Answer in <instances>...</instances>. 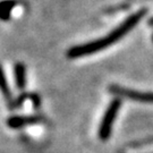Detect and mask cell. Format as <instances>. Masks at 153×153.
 <instances>
[{
    "label": "cell",
    "instance_id": "6da1fadb",
    "mask_svg": "<svg viewBox=\"0 0 153 153\" xmlns=\"http://www.w3.org/2000/svg\"><path fill=\"white\" fill-rule=\"evenodd\" d=\"M145 13H146V9H141V10L134 13L133 15L127 17L119 26H117L115 30H112L104 38L94 40L92 42L71 47V49L67 51V57L71 59H75V58H79V57H84V56L93 55V53H97L99 51L112 45L135 27L140 23V21L144 17Z\"/></svg>",
    "mask_w": 153,
    "mask_h": 153
},
{
    "label": "cell",
    "instance_id": "8992f818",
    "mask_svg": "<svg viewBox=\"0 0 153 153\" xmlns=\"http://www.w3.org/2000/svg\"><path fill=\"white\" fill-rule=\"evenodd\" d=\"M17 5L16 0H4L0 1V19L8 21L10 18L11 10Z\"/></svg>",
    "mask_w": 153,
    "mask_h": 153
},
{
    "label": "cell",
    "instance_id": "7a4b0ae2",
    "mask_svg": "<svg viewBox=\"0 0 153 153\" xmlns=\"http://www.w3.org/2000/svg\"><path fill=\"white\" fill-rule=\"evenodd\" d=\"M121 107L120 99L116 98L109 103L108 108L104 112V116L101 120V124L99 126V137L101 141H107L112 133L114 123L116 120L117 114Z\"/></svg>",
    "mask_w": 153,
    "mask_h": 153
},
{
    "label": "cell",
    "instance_id": "52a82bcc",
    "mask_svg": "<svg viewBox=\"0 0 153 153\" xmlns=\"http://www.w3.org/2000/svg\"><path fill=\"white\" fill-rule=\"evenodd\" d=\"M0 91H1L2 95L5 97L6 101H7V103L9 105V104L14 101V99H13V94H11L10 88L8 86V82H7V79H6L5 73L2 71L1 66H0Z\"/></svg>",
    "mask_w": 153,
    "mask_h": 153
},
{
    "label": "cell",
    "instance_id": "5b68a950",
    "mask_svg": "<svg viewBox=\"0 0 153 153\" xmlns=\"http://www.w3.org/2000/svg\"><path fill=\"white\" fill-rule=\"evenodd\" d=\"M14 74H15V83L16 88L19 91H23L26 85V68L22 62H17L14 67Z\"/></svg>",
    "mask_w": 153,
    "mask_h": 153
},
{
    "label": "cell",
    "instance_id": "ba28073f",
    "mask_svg": "<svg viewBox=\"0 0 153 153\" xmlns=\"http://www.w3.org/2000/svg\"><path fill=\"white\" fill-rule=\"evenodd\" d=\"M153 143V137H149V138H145V140H142V141H137V142H134L131 144V148H138V146H142V145H146V144H152Z\"/></svg>",
    "mask_w": 153,
    "mask_h": 153
},
{
    "label": "cell",
    "instance_id": "9c48e42d",
    "mask_svg": "<svg viewBox=\"0 0 153 153\" xmlns=\"http://www.w3.org/2000/svg\"><path fill=\"white\" fill-rule=\"evenodd\" d=\"M152 39H153V38H152Z\"/></svg>",
    "mask_w": 153,
    "mask_h": 153
},
{
    "label": "cell",
    "instance_id": "3957f363",
    "mask_svg": "<svg viewBox=\"0 0 153 153\" xmlns=\"http://www.w3.org/2000/svg\"><path fill=\"white\" fill-rule=\"evenodd\" d=\"M109 91L120 98L131 99L134 101L144 102V103H153V93L151 92H140L131 88H123L119 85H110Z\"/></svg>",
    "mask_w": 153,
    "mask_h": 153
},
{
    "label": "cell",
    "instance_id": "277c9868",
    "mask_svg": "<svg viewBox=\"0 0 153 153\" xmlns=\"http://www.w3.org/2000/svg\"><path fill=\"white\" fill-rule=\"evenodd\" d=\"M44 119L42 116L33 115V116H11L7 119V126L13 129H18L25 126L39 125L44 123Z\"/></svg>",
    "mask_w": 153,
    "mask_h": 153
}]
</instances>
